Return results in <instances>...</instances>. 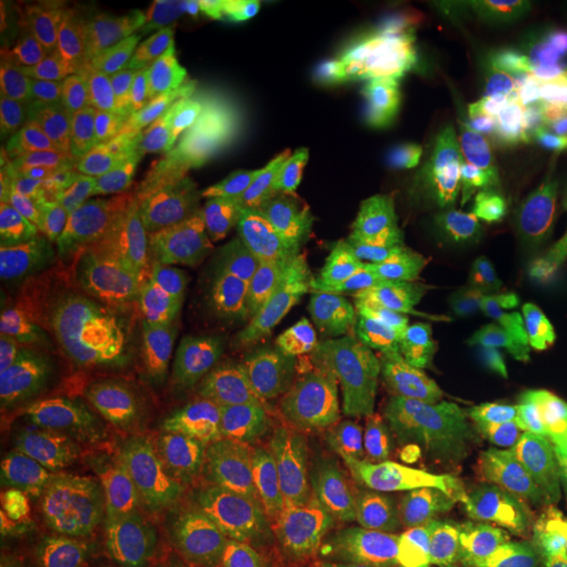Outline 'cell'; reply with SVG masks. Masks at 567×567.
<instances>
[{
	"label": "cell",
	"instance_id": "cell-49",
	"mask_svg": "<svg viewBox=\"0 0 567 567\" xmlns=\"http://www.w3.org/2000/svg\"><path fill=\"white\" fill-rule=\"evenodd\" d=\"M34 347H39L44 353L70 358V360H95L103 351L114 343L116 339L97 337V334H81V332H68V334H47L39 339H30Z\"/></svg>",
	"mask_w": 567,
	"mask_h": 567
},
{
	"label": "cell",
	"instance_id": "cell-15",
	"mask_svg": "<svg viewBox=\"0 0 567 567\" xmlns=\"http://www.w3.org/2000/svg\"><path fill=\"white\" fill-rule=\"evenodd\" d=\"M374 156V142L358 126L349 91L299 133V203L316 192L358 177Z\"/></svg>",
	"mask_w": 567,
	"mask_h": 567
},
{
	"label": "cell",
	"instance_id": "cell-20",
	"mask_svg": "<svg viewBox=\"0 0 567 567\" xmlns=\"http://www.w3.org/2000/svg\"><path fill=\"white\" fill-rule=\"evenodd\" d=\"M280 79V70L267 68L224 95L203 103L171 133H179L189 142L203 143L219 154L252 140L265 110L276 95Z\"/></svg>",
	"mask_w": 567,
	"mask_h": 567
},
{
	"label": "cell",
	"instance_id": "cell-21",
	"mask_svg": "<svg viewBox=\"0 0 567 567\" xmlns=\"http://www.w3.org/2000/svg\"><path fill=\"white\" fill-rule=\"evenodd\" d=\"M11 301L21 320L58 305L84 301L122 303L91 265L82 259L81 252L72 244L58 238L39 264L21 274Z\"/></svg>",
	"mask_w": 567,
	"mask_h": 567
},
{
	"label": "cell",
	"instance_id": "cell-6",
	"mask_svg": "<svg viewBox=\"0 0 567 567\" xmlns=\"http://www.w3.org/2000/svg\"><path fill=\"white\" fill-rule=\"evenodd\" d=\"M103 484L89 471H74L51 486L0 496V555L32 564L91 538L112 519Z\"/></svg>",
	"mask_w": 567,
	"mask_h": 567
},
{
	"label": "cell",
	"instance_id": "cell-17",
	"mask_svg": "<svg viewBox=\"0 0 567 567\" xmlns=\"http://www.w3.org/2000/svg\"><path fill=\"white\" fill-rule=\"evenodd\" d=\"M567 330V303L553 311L511 355L503 372L477 398L486 416L519 419L527 405L550 391L553 358Z\"/></svg>",
	"mask_w": 567,
	"mask_h": 567
},
{
	"label": "cell",
	"instance_id": "cell-23",
	"mask_svg": "<svg viewBox=\"0 0 567 567\" xmlns=\"http://www.w3.org/2000/svg\"><path fill=\"white\" fill-rule=\"evenodd\" d=\"M344 213L316 240L280 265L271 301L286 316L292 307L337 305L343 299Z\"/></svg>",
	"mask_w": 567,
	"mask_h": 567
},
{
	"label": "cell",
	"instance_id": "cell-32",
	"mask_svg": "<svg viewBox=\"0 0 567 567\" xmlns=\"http://www.w3.org/2000/svg\"><path fill=\"white\" fill-rule=\"evenodd\" d=\"M405 219V206L398 196H365L344 210L343 231V280L341 290L349 286L358 274L379 259L398 238ZM341 299V301H343Z\"/></svg>",
	"mask_w": 567,
	"mask_h": 567
},
{
	"label": "cell",
	"instance_id": "cell-19",
	"mask_svg": "<svg viewBox=\"0 0 567 567\" xmlns=\"http://www.w3.org/2000/svg\"><path fill=\"white\" fill-rule=\"evenodd\" d=\"M61 156L42 142L41 131L21 114L16 95L2 97L0 185L2 192L60 206Z\"/></svg>",
	"mask_w": 567,
	"mask_h": 567
},
{
	"label": "cell",
	"instance_id": "cell-12",
	"mask_svg": "<svg viewBox=\"0 0 567 567\" xmlns=\"http://www.w3.org/2000/svg\"><path fill=\"white\" fill-rule=\"evenodd\" d=\"M58 240L72 244L126 305L143 307V229L124 206H58Z\"/></svg>",
	"mask_w": 567,
	"mask_h": 567
},
{
	"label": "cell",
	"instance_id": "cell-46",
	"mask_svg": "<svg viewBox=\"0 0 567 567\" xmlns=\"http://www.w3.org/2000/svg\"><path fill=\"white\" fill-rule=\"evenodd\" d=\"M536 444L567 475V389L555 386L527 405L517 419Z\"/></svg>",
	"mask_w": 567,
	"mask_h": 567
},
{
	"label": "cell",
	"instance_id": "cell-26",
	"mask_svg": "<svg viewBox=\"0 0 567 567\" xmlns=\"http://www.w3.org/2000/svg\"><path fill=\"white\" fill-rule=\"evenodd\" d=\"M374 0H311L290 25V44L274 65L288 72L305 61L324 60L339 53L372 25Z\"/></svg>",
	"mask_w": 567,
	"mask_h": 567
},
{
	"label": "cell",
	"instance_id": "cell-54",
	"mask_svg": "<svg viewBox=\"0 0 567 567\" xmlns=\"http://www.w3.org/2000/svg\"><path fill=\"white\" fill-rule=\"evenodd\" d=\"M559 567H567V550L566 555H564V559H561V564H559Z\"/></svg>",
	"mask_w": 567,
	"mask_h": 567
},
{
	"label": "cell",
	"instance_id": "cell-52",
	"mask_svg": "<svg viewBox=\"0 0 567 567\" xmlns=\"http://www.w3.org/2000/svg\"><path fill=\"white\" fill-rule=\"evenodd\" d=\"M550 386H566L567 389V330L561 337L559 347L553 358V368H550Z\"/></svg>",
	"mask_w": 567,
	"mask_h": 567
},
{
	"label": "cell",
	"instance_id": "cell-35",
	"mask_svg": "<svg viewBox=\"0 0 567 567\" xmlns=\"http://www.w3.org/2000/svg\"><path fill=\"white\" fill-rule=\"evenodd\" d=\"M58 236V206L0 194V261L4 276L39 264Z\"/></svg>",
	"mask_w": 567,
	"mask_h": 567
},
{
	"label": "cell",
	"instance_id": "cell-22",
	"mask_svg": "<svg viewBox=\"0 0 567 567\" xmlns=\"http://www.w3.org/2000/svg\"><path fill=\"white\" fill-rule=\"evenodd\" d=\"M349 49L316 61L299 76L286 82L265 110L255 137L280 142L301 133L349 91Z\"/></svg>",
	"mask_w": 567,
	"mask_h": 567
},
{
	"label": "cell",
	"instance_id": "cell-37",
	"mask_svg": "<svg viewBox=\"0 0 567 567\" xmlns=\"http://www.w3.org/2000/svg\"><path fill=\"white\" fill-rule=\"evenodd\" d=\"M84 425L82 466L103 486H114L137 442V426L118 404H86L81 410Z\"/></svg>",
	"mask_w": 567,
	"mask_h": 567
},
{
	"label": "cell",
	"instance_id": "cell-53",
	"mask_svg": "<svg viewBox=\"0 0 567 567\" xmlns=\"http://www.w3.org/2000/svg\"><path fill=\"white\" fill-rule=\"evenodd\" d=\"M290 567H311V566H307V564H305L303 559H299V557H297V559H295V564H292V566Z\"/></svg>",
	"mask_w": 567,
	"mask_h": 567
},
{
	"label": "cell",
	"instance_id": "cell-2",
	"mask_svg": "<svg viewBox=\"0 0 567 567\" xmlns=\"http://www.w3.org/2000/svg\"><path fill=\"white\" fill-rule=\"evenodd\" d=\"M175 498L234 522L278 553L288 566L295 564L297 466L284 444L278 404L269 391L219 461Z\"/></svg>",
	"mask_w": 567,
	"mask_h": 567
},
{
	"label": "cell",
	"instance_id": "cell-13",
	"mask_svg": "<svg viewBox=\"0 0 567 567\" xmlns=\"http://www.w3.org/2000/svg\"><path fill=\"white\" fill-rule=\"evenodd\" d=\"M391 177L393 164L372 161L358 177L316 192L297 204L286 219L264 227L255 243L250 244L243 265L280 267L290 255H297L334 224L351 204L365 196L383 194Z\"/></svg>",
	"mask_w": 567,
	"mask_h": 567
},
{
	"label": "cell",
	"instance_id": "cell-7",
	"mask_svg": "<svg viewBox=\"0 0 567 567\" xmlns=\"http://www.w3.org/2000/svg\"><path fill=\"white\" fill-rule=\"evenodd\" d=\"M288 44L290 25L280 20H265L246 30L219 25L183 30L175 44L171 131L203 103L274 68Z\"/></svg>",
	"mask_w": 567,
	"mask_h": 567
},
{
	"label": "cell",
	"instance_id": "cell-8",
	"mask_svg": "<svg viewBox=\"0 0 567 567\" xmlns=\"http://www.w3.org/2000/svg\"><path fill=\"white\" fill-rule=\"evenodd\" d=\"M473 456L477 475L519 522L567 524V475L517 419L486 416Z\"/></svg>",
	"mask_w": 567,
	"mask_h": 567
},
{
	"label": "cell",
	"instance_id": "cell-18",
	"mask_svg": "<svg viewBox=\"0 0 567 567\" xmlns=\"http://www.w3.org/2000/svg\"><path fill=\"white\" fill-rule=\"evenodd\" d=\"M79 458L42 431L23 410H0V487L21 494L51 486L79 471Z\"/></svg>",
	"mask_w": 567,
	"mask_h": 567
},
{
	"label": "cell",
	"instance_id": "cell-42",
	"mask_svg": "<svg viewBox=\"0 0 567 567\" xmlns=\"http://www.w3.org/2000/svg\"><path fill=\"white\" fill-rule=\"evenodd\" d=\"M23 353H25V381L41 386L49 393L60 395L79 410L82 405L95 404L84 360H70V358L44 353L39 347H34L30 337L25 339Z\"/></svg>",
	"mask_w": 567,
	"mask_h": 567
},
{
	"label": "cell",
	"instance_id": "cell-31",
	"mask_svg": "<svg viewBox=\"0 0 567 567\" xmlns=\"http://www.w3.org/2000/svg\"><path fill=\"white\" fill-rule=\"evenodd\" d=\"M124 208L143 231L182 213L177 164L166 145L147 147L124 163Z\"/></svg>",
	"mask_w": 567,
	"mask_h": 567
},
{
	"label": "cell",
	"instance_id": "cell-48",
	"mask_svg": "<svg viewBox=\"0 0 567 567\" xmlns=\"http://www.w3.org/2000/svg\"><path fill=\"white\" fill-rule=\"evenodd\" d=\"M400 20L408 30L429 41L447 37V0H398Z\"/></svg>",
	"mask_w": 567,
	"mask_h": 567
},
{
	"label": "cell",
	"instance_id": "cell-45",
	"mask_svg": "<svg viewBox=\"0 0 567 567\" xmlns=\"http://www.w3.org/2000/svg\"><path fill=\"white\" fill-rule=\"evenodd\" d=\"M297 557L311 567H377V555L365 540L313 524H305Z\"/></svg>",
	"mask_w": 567,
	"mask_h": 567
},
{
	"label": "cell",
	"instance_id": "cell-28",
	"mask_svg": "<svg viewBox=\"0 0 567 567\" xmlns=\"http://www.w3.org/2000/svg\"><path fill=\"white\" fill-rule=\"evenodd\" d=\"M271 305L261 311H236L213 301L203 288H194L182 303L156 320L152 341L163 349L194 355L229 339L257 320Z\"/></svg>",
	"mask_w": 567,
	"mask_h": 567
},
{
	"label": "cell",
	"instance_id": "cell-25",
	"mask_svg": "<svg viewBox=\"0 0 567 567\" xmlns=\"http://www.w3.org/2000/svg\"><path fill=\"white\" fill-rule=\"evenodd\" d=\"M284 316L276 305L250 324L219 344L192 355V374L187 391L238 389L250 385L265 368L276 326Z\"/></svg>",
	"mask_w": 567,
	"mask_h": 567
},
{
	"label": "cell",
	"instance_id": "cell-33",
	"mask_svg": "<svg viewBox=\"0 0 567 567\" xmlns=\"http://www.w3.org/2000/svg\"><path fill=\"white\" fill-rule=\"evenodd\" d=\"M21 322L30 339L68 332L121 339L126 334H152L156 318L135 305L84 301L49 307Z\"/></svg>",
	"mask_w": 567,
	"mask_h": 567
},
{
	"label": "cell",
	"instance_id": "cell-9",
	"mask_svg": "<svg viewBox=\"0 0 567 567\" xmlns=\"http://www.w3.org/2000/svg\"><path fill=\"white\" fill-rule=\"evenodd\" d=\"M133 16L126 2H79L49 11L42 21V51L65 65L97 110L114 100L118 55Z\"/></svg>",
	"mask_w": 567,
	"mask_h": 567
},
{
	"label": "cell",
	"instance_id": "cell-27",
	"mask_svg": "<svg viewBox=\"0 0 567 567\" xmlns=\"http://www.w3.org/2000/svg\"><path fill=\"white\" fill-rule=\"evenodd\" d=\"M522 344L519 339L511 341H471L452 353L442 364L433 365L425 372L414 374L405 381L404 395L429 398V395H447V398H468L477 400L494 379L503 372L511 355Z\"/></svg>",
	"mask_w": 567,
	"mask_h": 567
},
{
	"label": "cell",
	"instance_id": "cell-50",
	"mask_svg": "<svg viewBox=\"0 0 567 567\" xmlns=\"http://www.w3.org/2000/svg\"><path fill=\"white\" fill-rule=\"evenodd\" d=\"M426 567H494L492 564L484 561L482 557L468 553L465 548L454 547L447 543H437V547L433 548L431 559Z\"/></svg>",
	"mask_w": 567,
	"mask_h": 567
},
{
	"label": "cell",
	"instance_id": "cell-30",
	"mask_svg": "<svg viewBox=\"0 0 567 567\" xmlns=\"http://www.w3.org/2000/svg\"><path fill=\"white\" fill-rule=\"evenodd\" d=\"M158 145H166L177 164L183 215L204 224H234L221 154L179 133H168Z\"/></svg>",
	"mask_w": 567,
	"mask_h": 567
},
{
	"label": "cell",
	"instance_id": "cell-14",
	"mask_svg": "<svg viewBox=\"0 0 567 567\" xmlns=\"http://www.w3.org/2000/svg\"><path fill=\"white\" fill-rule=\"evenodd\" d=\"M486 414L477 400L429 395L416 398L402 419L405 440L423 484L447 480L475 450Z\"/></svg>",
	"mask_w": 567,
	"mask_h": 567
},
{
	"label": "cell",
	"instance_id": "cell-38",
	"mask_svg": "<svg viewBox=\"0 0 567 567\" xmlns=\"http://www.w3.org/2000/svg\"><path fill=\"white\" fill-rule=\"evenodd\" d=\"M259 231V227L248 225L192 221L189 259L194 288L219 282L240 269Z\"/></svg>",
	"mask_w": 567,
	"mask_h": 567
},
{
	"label": "cell",
	"instance_id": "cell-24",
	"mask_svg": "<svg viewBox=\"0 0 567 567\" xmlns=\"http://www.w3.org/2000/svg\"><path fill=\"white\" fill-rule=\"evenodd\" d=\"M189 231L183 213L143 231L142 305L156 320L194 290Z\"/></svg>",
	"mask_w": 567,
	"mask_h": 567
},
{
	"label": "cell",
	"instance_id": "cell-4",
	"mask_svg": "<svg viewBox=\"0 0 567 567\" xmlns=\"http://www.w3.org/2000/svg\"><path fill=\"white\" fill-rule=\"evenodd\" d=\"M307 524L344 532H393L426 501L402 421L364 446L297 468Z\"/></svg>",
	"mask_w": 567,
	"mask_h": 567
},
{
	"label": "cell",
	"instance_id": "cell-34",
	"mask_svg": "<svg viewBox=\"0 0 567 567\" xmlns=\"http://www.w3.org/2000/svg\"><path fill=\"white\" fill-rule=\"evenodd\" d=\"M18 103L28 122L47 135L74 131L97 110L65 65L44 51L41 74Z\"/></svg>",
	"mask_w": 567,
	"mask_h": 567
},
{
	"label": "cell",
	"instance_id": "cell-29",
	"mask_svg": "<svg viewBox=\"0 0 567 567\" xmlns=\"http://www.w3.org/2000/svg\"><path fill=\"white\" fill-rule=\"evenodd\" d=\"M42 142L63 158L93 163H126L161 140L128 121L114 102L95 110L81 126L61 135L41 133Z\"/></svg>",
	"mask_w": 567,
	"mask_h": 567
},
{
	"label": "cell",
	"instance_id": "cell-3",
	"mask_svg": "<svg viewBox=\"0 0 567 567\" xmlns=\"http://www.w3.org/2000/svg\"><path fill=\"white\" fill-rule=\"evenodd\" d=\"M269 386L246 385L219 398H183L143 426L114 482V507L124 517L150 513L200 482Z\"/></svg>",
	"mask_w": 567,
	"mask_h": 567
},
{
	"label": "cell",
	"instance_id": "cell-44",
	"mask_svg": "<svg viewBox=\"0 0 567 567\" xmlns=\"http://www.w3.org/2000/svg\"><path fill=\"white\" fill-rule=\"evenodd\" d=\"M297 142L299 133L274 143L265 168L261 194V227L286 219L299 204L297 192Z\"/></svg>",
	"mask_w": 567,
	"mask_h": 567
},
{
	"label": "cell",
	"instance_id": "cell-41",
	"mask_svg": "<svg viewBox=\"0 0 567 567\" xmlns=\"http://www.w3.org/2000/svg\"><path fill=\"white\" fill-rule=\"evenodd\" d=\"M60 203L124 206V163H93L61 156Z\"/></svg>",
	"mask_w": 567,
	"mask_h": 567
},
{
	"label": "cell",
	"instance_id": "cell-43",
	"mask_svg": "<svg viewBox=\"0 0 567 567\" xmlns=\"http://www.w3.org/2000/svg\"><path fill=\"white\" fill-rule=\"evenodd\" d=\"M18 408L23 410L42 431H47L61 446L68 447L82 465L84 454V425L79 408L55 393L25 381L20 391Z\"/></svg>",
	"mask_w": 567,
	"mask_h": 567
},
{
	"label": "cell",
	"instance_id": "cell-5",
	"mask_svg": "<svg viewBox=\"0 0 567 567\" xmlns=\"http://www.w3.org/2000/svg\"><path fill=\"white\" fill-rule=\"evenodd\" d=\"M402 386L393 368L374 351L276 402L284 444L295 466L364 446L398 425Z\"/></svg>",
	"mask_w": 567,
	"mask_h": 567
},
{
	"label": "cell",
	"instance_id": "cell-1",
	"mask_svg": "<svg viewBox=\"0 0 567 567\" xmlns=\"http://www.w3.org/2000/svg\"><path fill=\"white\" fill-rule=\"evenodd\" d=\"M398 238L365 267L343 301L305 324L269 381L278 402L326 374L358 364L374 344L398 337L465 284L477 236L463 210L435 196H405Z\"/></svg>",
	"mask_w": 567,
	"mask_h": 567
},
{
	"label": "cell",
	"instance_id": "cell-10",
	"mask_svg": "<svg viewBox=\"0 0 567 567\" xmlns=\"http://www.w3.org/2000/svg\"><path fill=\"white\" fill-rule=\"evenodd\" d=\"M150 529L156 567H290L252 534L171 496Z\"/></svg>",
	"mask_w": 567,
	"mask_h": 567
},
{
	"label": "cell",
	"instance_id": "cell-47",
	"mask_svg": "<svg viewBox=\"0 0 567 567\" xmlns=\"http://www.w3.org/2000/svg\"><path fill=\"white\" fill-rule=\"evenodd\" d=\"M567 550V524L522 522L498 567H559Z\"/></svg>",
	"mask_w": 567,
	"mask_h": 567
},
{
	"label": "cell",
	"instance_id": "cell-16",
	"mask_svg": "<svg viewBox=\"0 0 567 567\" xmlns=\"http://www.w3.org/2000/svg\"><path fill=\"white\" fill-rule=\"evenodd\" d=\"M437 515V543L465 548L494 567L503 561L522 526L480 475L452 487Z\"/></svg>",
	"mask_w": 567,
	"mask_h": 567
},
{
	"label": "cell",
	"instance_id": "cell-11",
	"mask_svg": "<svg viewBox=\"0 0 567 567\" xmlns=\"http://www.w3.org/2000/svg\"><path fill=\"white\" fill-rule=\"evenodd\" d=\"M177 37V30L163 16L135 11L116 65L112 102L128 121L154 133L161 142L171 133Z\"/></svg>",
	"mask_w": 567,
	"mask_h": 567
},
{
	"label": "cell",
	"instance_id": "cell-51",
	"mask_svg": "<svg viewBox=\"0 0 567 567\" xmlns=\"http://www.w3.org/2000/svg\"><path fill=\"white\" fill-rule=\"evenodd\" d=\"M400 20V4L398 0H374L372 9V25L381 30L386 37H393L398 32Z\"/></svg>",
	"mask_w": 567,
	"mask_h": 567
},
{
	"label": "cell",
	"instance_id": "cell-36",
	"mask_svg": "<svg viewBox=\"0 0 567 567\" xmlns=\"http://www.w3.org/2000/svg\"><path fill=\"white\" fill-rule=\"evenodd\" d=\"M192 374V355L163 349L156 353L152 364L140 377L118 386L114 402L121 405L124 414L142 431L164 410L177 402V395L187 393Z\"/></svg>",
	"mask_w": 567,
	"mask_h": 567
},
{
	"label": "cell",
	"instance_id": "cell-39",
	"mask_svg": "<svg viewBox=\"0 0 567 567\" xmlns=\"http://www.w3.org/2000/svg\"><path fill=\"white\" fill-rule=\"evenodd\" d=\"M274 143L276 142L252 137L221 152L234 224L264 229L261 194H264L265 168H267Z\"/></svg>",
	"mask_w": 567,
	"mask_h": 567
},
{
	"label": "cell",
	"instance_id": "cell-40",
	"mask_svg": "<svg viewBox=\"0 0 567 567\" xmlns=\"http://www.w3.org/2000/svg\"><path fill=\"white\" fill-rule=\"evenodd\" d=\"M522 16L513 0H447V37L466 44L503 39Z\"/></svg>",
	"mask_w": 567,
	"mask_h": 567
}]
</instances>
